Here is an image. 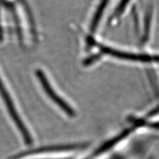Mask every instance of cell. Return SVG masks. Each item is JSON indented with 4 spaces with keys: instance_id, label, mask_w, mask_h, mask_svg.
Returning a JSON list of instances; mask_svg holds the SVG:
<instances>
[{
    "instance_id": "1",
    "label": "cell",
    "mask_w": 159,
    "mask_h": 159,
    "mask_svg": "<svg viewBox=\"0 0 159 159\" xmlns=\"http://www.w3.org/2000/svg\"><path fill=\"white\" fill-rule=\"evenodd\" d=\"M0 95H1L5 104H6V106L10 116H11L15 124L17 125L20 133L21 134L24 141L27 145H31L33 142L31 136L30 135L27 128L25 125L23 120L18 114L12 99L11 97H10L9 93L7 92L6 87L4 86V84H3L1 78H0Z\"/></svg>"
},
{
    "instance_id": "2",
    "label": "cell",
    "mask_w": 159,
    "mask_h": 159,
    "mask_svg": "<svg viewBox=\"0 0 159 159\" xmlns=\"http://www.w3.org/2000/svg\"><path fill=\"white\" fill-rule=\"evenodd\" d=\"M36 75L38 77L40 82H41L42 86L43 87L44 91H45L49 98H51L54 103H56L58 106H59V107H61L62 109H64L65 112H66L68 114H72V111L70 107L67 105V103L66 102H64L63 101V99L61 98H60L57 95V93L54 92V90L51 87V84H50V83L47 80L44 72L41 71V70H38L36 71Z\"/></svg>"
},
{
    "instance_id": "3",
    "label": "cell",
    "mask_w": 159,
    "mask_h": 159,
    "mask_svg": "<svg viewBox=\"0 0 159 159\" xmlns=\"http://www.w3.org/2000/svg\"><path fill=\"white\" fill-rule=\"evenodd\" d=\"M19 2H20V3L22 4V6H23V7L25 9V11L26 13L27 14L29 25H30V26H31V31H33V34H35V28H34V21H33V17L31 16V11H30V9H29V8L27 6L26 2L25 1V0H19Z\"/></svg>"
},
{
    "instance_id": "4",
    "label": "cell",
    "mask_w": 159,
    "mask_h": 159,
    "mask_svg": "<svg viewBox=\"0 0 159 159\" xmlns=\"http://www.w3.org/2000/svg\"><path fill=\"white\" fill-rule=\"evenodd\" d=\"M158 127H159V125H158Z\"/></svg>"
}]
</instances>
